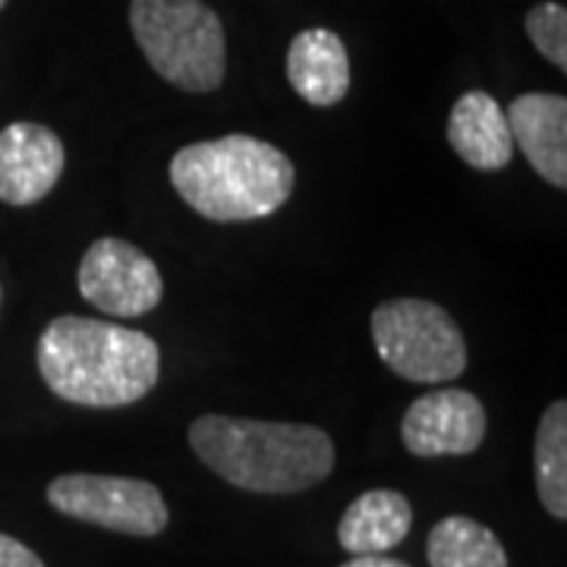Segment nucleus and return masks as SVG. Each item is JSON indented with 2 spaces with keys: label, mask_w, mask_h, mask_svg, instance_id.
Wrapping results in <instances>:
<instances>
[{
  "label": "nucleus",
  "mask_w": 567,
  "mask_h": 567,
  "mask_svg": "<svg viewBox=\"0 0 567 567\" xmlns=\"http://www.w3.org/2000/svg\"><path fill=\"white\" fill-rule=\"evenodd\" d=\"M189 445L224 483L256 495L306 492L334 470V442L319 425L205 413L189 425Z\"/></svg>",
  "instance_id": "2"
},
{
  "label": "nucleus",
  "mask_w": 567,
  "mask_h": 567,
  "mask_svg": "<svg viewBox=\"0 0 567 567\" xmlns=\"http://www.w3.org/2000/svg\"><path fill=\"white\" fill-rule=\"evenodd\" d=\"M0 303H3V290H0Z\"/></svg>",
  "instance_id": "19"
},
{
  "label": "nucleus",
  "mask_w": 567,
  "mask_h": 567,
  "mask_svg": "<svg viewBox=\"0 0 567 567\" xmlns=\"http://www.w3.org/2000/svg\"><path fill=\"white\" fill-rule=\"evenodd\" d=\"M130 25L152 70L183 92H215L227 70L218 13L203 0H133Z\"/></svg>",
  "instance_id": "4"
},
{
  "label": "nucleus",
  "mask_w": 567,
  "mask_h": 567,
  "mask_svg": "<svg viewBox=\"0 0 567 567\" xmlns=\"http://www.w3.org/2000/svg\"><path fill=\"white\" fill-rule=\"evenodd\" d=\"M35 360L61 401L95 410L136 404L162 375V350L145 331L85 316H58L41 331Z\"/></svg>",
  "instance_id": "1"
},
{
  "label": "nucleus",
  "mask_w": 567,
  "mask_h": 567,
  "mask_svg": "<svg viewBox=\"0 0 567 567\" xmlns=\"http://www.w3.org/2000/svg\"><path fill=\"white\" fill-rule=\"evenodd\" d=\"M527 35L536 44V51L551 61L561 73L567 70V10L555 0L536 3L527 13Z\"/></svg>",
  "instance_id": "16"
},
{
  "label": "nucleus",
  "mask_w": 567,
  "mask_h": 567,
  "mask_svg": "<svg viewBox=\"0 0 567 567\" xmlns=\"http://www.w3.org/2000/svg\"><path fill=\"white\" fill-rule=\"evenodd\" d=\"M429 567H507L502 539L480 520L451 514L439 520L425 539Z\"/></svg>",
  "instance_id": "14"
},
{
  "label": "nucleus",
  "mask_w": 567,
  "mask_h": 567,
  "mask_svg": "<svg viewBox=\"0 0 567 567\" xmlns=\"http://www.w3.org/2000/svg\"><path fill=\"white\" fill-rule=\"evenodd\" d=\"M287 80L312 107H334L350 92V58L331 29H306L290 41Z\"/></svg>",
  "instance_id": "12"
},
{
  "label": "nucleus",
  "mask_w": 567,
  "mask_h": 567,
  "mask_svg": "<svg viewBox=\"0 0 567 567\" xmlns=\"http://www.w3.org/2000/svg\"><path fill=\"white\" fill-rule=\"evenodd\" d=\"M3 3H7V0H0V7H3Z\"/></svg>",
  "instance_id": "20"
},
{
  "label": "nucleus",
  "mask_w": 567,
  "mask_h": 567,
  "mask_svg": "<svg viewBox=\"0 0 567 567\" xmlns=\"http://www.w3.org/2000/svg\"><path fill=\"white\" fill-rule=\"evenodd\" d=\"M372 344L382 363L416 385H445L466 369V341L445 309L398 297L372 309Z\"/></svg>",
  "instance_id": "5"
},
{
  "label": "nucleus",
  "mask_w": 567,
  "mask_h": 567,
  "mask_svg": "<svg viewBox=\"0 0 567 567\" xmlns=\"http://www.w3.org/2000/svg\"><path fill=\"white\" fill-rule=\"evenodd\" d=\"M401 439L413 457H464L486 439V406L464 388L429 391L406 406Z\"/></svg>",
  "instance_id": "8"
},
{
  "label": "nucleus",
  "mask_w": 567,
  "mask_h": 567,
  "mask_svg": "<svg viewBox=\"0 0 567 567\" xmlns=\"http://www.w3.org/2000/svg\"><path fill=\"white\" fill-rule=\"evenodd\" d=\"M511 140L551 186H567V99L551 92L517 95L505 111Z\"/></svg>",
  "instance_id": "10"
},
{
  "label": "nucleus",
  "mask_w": 567,
  "mask_h": 567,
  "mask_svg": "<svg viewBox=\"0 0 567 567\" xmlns=\"http://www.w3.org/2000/svg\"><path fill=\"white\" fill-rule=\"evenodd\" d=\"M536 492L555 520H567V404L555 401L546 406L536 429Z\"/></svg>",
  "instance_id": "15"
},
{
  "label": "nucleus",
  "mask_w": 567,
  "mask_h": 567,
  "mask_svg": "<svg viewBox=\"0 0 567 567\" xmlns=\"http://www.w3.org/2000/svg\"><path fill=\"white\" fill-rule=\"evenodd\" d=\"M413 527V507L404 492L369 488L347 505L338 524V543L350 555H385L401 546Z\"/></svg>",
  "instance_id": "13"
},
{
  "label": "nucleus",
  "mask_w": 567,
  "mask_h": 567,
  "mask_svg": "<svg viewBox=\"0 0 567 567\" xmlns=\"http://www.w3.org/2000/svg\"><path fill=\"white\" fill-rule=\"evenodd\" d=\"M76 284L85 303L117 319L148 316L164 297L158 265L121 237H102L85 249Z\"/></svg>",
  "instance_id": "7"
},
{
  "label": "nucleus",
  "mask_w": 567,
  "mask_h": 567,
  "mask_svg": "<svg viewBox=\"0 0 567 567\" xmlns=\"http://www.w3.org/2000/svg\"><path fill=\"white\" fill-rule=\"evenodd\" d=\"M341 567H410L398 558H388V555H350V561Z\"/></svg>",
  "instance_id": "18"
},
{
  "label": "nucleus",
  "mask_w": 567,
  "mask_h": 567,
  "mask_svg": "<svg viewBox=\"0 0 567 567\" xmlns=\"http://www.w3.org/2000/svg\"><path fill=\"white\" fill-rule=\"evenodd\" d=\"M447 145L473 171H505L514 158L505 107L488 92H464L447 114Z\"/></svg>",
  "instance_id": "11"
},
{
  "label": "nucleus",
  "mask_w": 567,
  "mask_h": 567,
  "mask_svg": "<svg viewBox=\"0 0 567 567\" xmlns=\"http://www.w3.org/2000/svg\"><path fill=\"white\" fill-rule=\"evenodd\" d=\"M171 183L208 221H262L293 196L297 167L278 145L230 133L183 145L171 158Z\"/></svg>",
  "instance_id": "3"
},
{
  "label": "nucleus",
  "mask_w": 567,
  "mask_h": 567,
  "mask_svg": "<svg viewBox=\"0 0 567 567\" xmlns=\"http://www.w3.org/2000/svg\"><path fill=\"white\" fill-rule=\"evenodd\" d=\"M48 502L73 520L142 539L164 533L171 520L162 488L133 476L63 473L48 486Z\"/></svg>",
  "instance_id": "6"
},
{
  "label": "nucleus",
  "mask_w": 567,
  "mask_h": 567,
  "mask_svg": "<svg viewBox=\"0 0 567 567\" xmlns=\"http://www.w3.org/2000/svg\"><path fill=\"white\" fill-rule=\"evenodd\" d=\"M66 167L61 136L41 123L17 121L0 130V203H41Z\"/></svg>",
  "instance_id": "9"
},
{
  "label": "nucleus",
  "mask_w": 567,
  "mask_h": 567,
  "mask_svg": "<svg viewBox=\"0 0 567 567\" xmlns=\"http://www.w3.org/2000/svg\"><path fill=\"white\" fill-rule=\"evenodd\" d=\"M0 567H44V561L20 539L0 533Z\"/></svg>",
  "instance_id": "17"
}]
</instances>
